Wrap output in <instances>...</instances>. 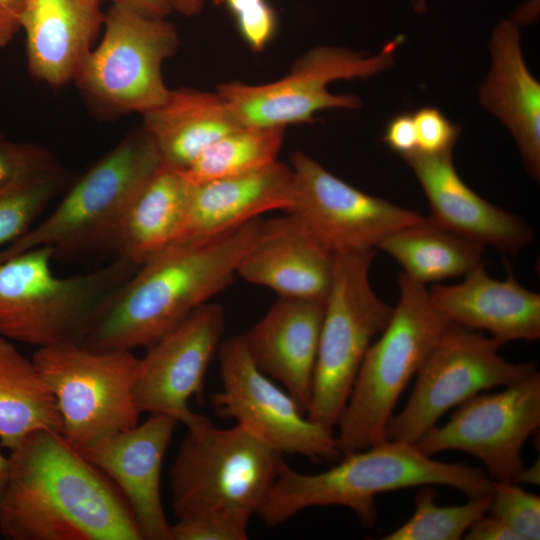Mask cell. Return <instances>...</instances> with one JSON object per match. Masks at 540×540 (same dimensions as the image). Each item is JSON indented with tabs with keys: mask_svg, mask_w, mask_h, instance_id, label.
Segmentation results:
<instances>
[{
	"mask_svg": "<svg viewBox=\"0 0 540 540\" xmlns=\"http://www.w3.org/2000/svg\"><path fill=\"white\" fill-rule=\"evenodd\" d=\"M492 65L480 88V104L511 132L531 177L540 178V83L528 70L518 23L502 20L494 29Z\"/></svg>",
	"mask_w": 540,
	"mask_h": 540,
	"instance_id": "24",
	"label": "cell"
},
{
	"mask_svg": "<svg viewBox=\"0 0 540 540\" xmlns=\"http://www.w3.org/2000/svg\"><path fill=\"white\" fill-rule=\"evenodd\" d=\"M403 35L386 43L373 56L334 46H317L299 58L283 78L261 85L241 82L220 84L217 92L243 126L286 127L312 122L325 109H357L360 99L335 95L327 85L339 79L369 78L394 65Z\"/></svg>",
	"mask_w": 540,
	"mask_h": 540,
	"instance_id": "11",
	"label": "cell"
},
{
	"mask_svg": "<svg viewBox=\"0 0 540 540\" xmlns=\"http://www.w3.org/2000/svg\"><path fill=\"white\" fill-rule=\"evenodd\" d=\"M284 131V127L243 126L209 146L181 173L191 184H200L264 168L277 161Z\"/></svg>",
	"mask_w": 540,
	"mask_h": 540,
	"instance_id": "29",
	"label": "cell"
},
{
	"mask_svg": "<svg viewBox=\"0 0 540 540\" xmlns=\"http://www.w3.org/2000/svg\"><path fill=\"white\" fill-rule=\"evenodd\" d=\"M112 4H123L157 18H166L174 9L170 0H110Z\"/></svg>",
	"mask_w": 540,
	"mask_h": 540,
	"instance_id": "39",
	"label": "cell"
},
{
	"mask_svg": "<svg viewBox=\"0 0 540 540\" xmlns=\"http://www.w3.org/2000/svg\"><path fill=\"white\" fill-rule=\"evenodd\" d=\"M293 193L292 168L278 160L250 173L192 184L184 222L174 243L214 238L268 211L289 212Z\"/></svg>",
	"mask_w": 540,
	"mask_h": 540,
	"instance_id": "21",
	"label": "cell"
},
{
	"mask_svg": "<svg viewBox=\"0 0 540 540\" xmlns=\"http://www.w3.org/2000/svg\"><path fill=\"white\" fill-rule=\"evenodd\" d=\"M325 301L280 297L242 334L255 365L281 383L306 413L309 406Z\"/></svg>",
	"mask_w": 540,
	"mask_h": 540,
	"instance_id": "19",
	"label": "cell"
},
{
	"mask_svg": "<svg viewBox=\"0 0 540 540\" xmlns=\"http://www.w3.org/2000/svg\"><path fill=\"white\" fill-rule=\"evenodd\" d=\"M32 360L54 394L62 435L78 451L139 423L141 361L132 351L67 344L38 348Z\"/></svg>",
	"mask_w": 540,
	"mask_h": 540,
	"instance_id": "9",
	"label": "cell"
},
{
	"mask_svg": "<svg viewBox=\"0 0 540 540\" xmlns=\"http://www.w3.org/2000/svg\"><path fill=\"white\" fill-rule=\"evenodd\" d=\"M453 285L429 289L432 303L450 322L487 331L501 344L540 337V295L523 287L510 272L491 277L481 263Z\"/></svg>",
	"mask_w": 540,
	"mask_h": 540,
	"instance_id": "22",
	"label": "cell"
},
{
	"mask_svg": "<svg viewBox=\"0 0 540 540\" xmlns=\"http://www.w3.org/2000/svg\"><path fill=\"white\" fill-rule=\"evenodd\" d=\"M487 514V513H486ZM484 514L465 533L467 540H520L519 536L497 518Z\"/></svg>",
	"mask_w": 540,
	"mask_h": 540,
	"instance_id": "37",
	"label": "cell"
},
{
	"mask_svg": "<svg viewBox=\"0 0 540 540\" xmlns=\"http://www.w3.org/2000/svg\"><path fill=\"white\" fill-rule=\"evenodd\" d=\"M431 486L419 487L413 515L384 540H459L487 513L492 492L469 498L465 504L441 506L436 503V491Z\"/></svg>",
	"mask_w": 540,
	"mask_h": 540,
	"instance_id": "30",
	"label": "cell"
},
{
	"mask_svg": "<svg viewBox=\"0 0 540 540\" xmlns=\"http://www.w3.org/2000/svg\"><path fill=\"white\" fill-rule=\"evenodd\" d=\"M0 506L7 540H142L116 486L61 433L41 430L10 451Z\"/></svg>",
	"mask_w": 540,
	"mask_h": 540,
	"instance_id": "1",
	"label": "cell"
},
{
	"mask_svg": "<svg viewBox=\"0 0 540 540\" xmlns=\"http://www.w3.org/2000/svg\"><path fill=\"white\" fill-rule=\"evenodd\" d=\"M398 284V302L368 348L336 425L341 454L386 439L387 424L399 397L450 323L434 306L424 284L403 272Z\"/></svg>",
	"mask_w": 540,
	"mask_h": 540,
	"instance_id": "6",
	"label": "cell"
},
{
	"mask_svg": "<svg viewBox=\"0 0 540 540\" xmlns=\"http://www.w3.org/2000/svg\"><path fill=\"white\" fill-rule=\"evenodd\" d=\"M9 476V458L0 450V506Z\"/></svg>",
	"mask_w": 540,
	"mask_h": 540,
	"instance_id": "42",
	"label": "cell"
},
{
	"mask_svg": "<svg viewBox=\"0 0 540 540\" xmlns=\"http://www.w3.org/2000/svg\"><path fill=\"white\" fill-rule=\"evenodd\" d=\"M55 250L0 260V336L38 348L83 344L115 292L139 267L121 257L92 272L57 276Z\"/></svg>",
	"mask_w": 540,
	"mask_h": 540,
	"instance_id": "5",
	"label": "cell"
},
{
	"mask_svg": "<svg viewBox=\"0 0 540 540\" xmlns=\"http://www.w3.org/2000/svg\"><path fill=\"white\" fill-rule=\"evenodd\" d=\"M173 9L180 14L192 17L199 14L204 6V0H170Z\"/></svg>",
	"mask_w": 540,
	"mask_h": 540,
	"instance_id": "40",
	"label": "cell"
},
{
	"mask_svg": "<svg viewBox=\"0 0 540 540\" xmlns=\"http://www.w3.org/2000/svg\"><path fill=\"white\" fill-rule=\"evenodd\" d=\"M417 151L425 154L453 152L461 127L451 122L440 110L422 107L413 113Z\"/></svg>",
	"mask_w": 540,
	"mask_h": 540,
	"instance_id": "35",
	"label": "cell"
},
{
	"mask_svg": "<svg viewBox=\"0 0 540 540\" xmlns=\"http://www.w3.org/2000/svg\"><path fill=\"white\" fill-rule=\"evenodd\" d=\"M178 424L166 415H150L143 423L79 451L120 491L142 540H171L160 483L163 460Z\"/></svg>",
	"mask_w": 540,
	"mask_h": 540,
	"instance_id": "17",
	"label": "cell"
},
{
	"mask_svg": "<svg viewBox=\"0 0 540 540\" xmlns=\"http://www.w3.org/2000/svg\"><path fill=\"white\" fill-rule=\"evenodd\" d=\"M423 485L449 486L472 498L490 494L493 480L478 467L440 462L413 443L385 439L342 454L317 474L298 472L284 461L257 516L272 528L307 508L343 506L371 527L377 521L378 494Z\"/></svg>",
	"mask_w": 540,
	"mask_h": 540,
	"instance_id": "3",
	"label": "cell"
},
{
	"mask_svg": "<svg viewBox=\"0 0 540 540\" xmlns=\"http://www.w3.org/2000/svg\"><path fill=\"white\" fill-rule=\"evenodd\" d=\"M243 41L262 52L276 35L278 17L268 0H222Z\"/></svg>",
	"mask_w": 540,
	"mask_h": 540,
	"instance_id": "34",
	"label": "cell"
},
{
	"mask_svg": "<svg viewBox=\"0 0 540 540\" xmlns=\"http://www.w3.org/2000/svg\"><path fill=\"white\" fill-rule=\"evenodd\" d=\"M291 162L289 212L332 254L375 250L387 235L425 218L353 187L303 152L294 153Z\"/></svg>",
	"mask_w": 540,
	"mask_h": 540,
	"instance_id": "15",
	"label": "cell"
},
{
	"mask_svg": "<svg viewBox=\"0 0 540 540\" xmlns=\"http://www.w3.org/2000/svg\"><path fill=\"white\" fill-rule=\"evenodd\" d=\"M192 184L181 171L161 163L131 203L114 250L140 266L173 244L186 215Z\"/></svg>",
	"mask_w": 540,
	"mask_h": 540,
	"instance_id": "26",
	"label": "cell"
},
{
	"mask_svg": "<svg viewBox=\"0 0 540 540\" xmlns=\"http://www.w3.org/2000/svg\"><path fill=\"white\" fill-rule=\"evenodd\" d=\"M161 163L143 128L128 134L75 182L50 215L0 250V260L40 246L66 257L114 249L131 203Z\"/></svg>",
	"mask_w": 540,
	"mask_h": 540,
	"instance_id": "7",
	"label": "cell"
},
{
	"mask_svg": "<svg viewBox=\"0 0 540 540\" xmlns=\"http://www.w3.org/2000/svg\"><path fill=\"white\" fill-rule=\"evenodd\" d=\"M413 6L418 13L426 11V0H412Z\"/></svg>",
	"mask_w": 540,
	"mask_h": 540,
	"instance_id": "43",
	"label": "cell"
},
{
	"mask_svg": "<svg viewBox=\"0 0 540 540\" xmlns=\"http://www.w3.org/2000/svg\"><path fill=\"white\" fill-rule=\"evenodd\" d=\"M487 513L512 529L520 540L540 538V497L511 481H493Z\"/></svg>",
	"mask_w": 540,
	"mask_h": 540,
	"instance_id": "33",
	"label": "cell"
},
{
	"mask_svg": "<svg viewBox=\"0 0 540 540\" xmlns=\"http://www.w3.org/2000/svg\"><path fill=\"white\" fill-rule=\"evenodd\" d=\"M163 164L187 169L209 146L243 127L222 96L192 88L170 90L163 104L142 115Z\"/></svg>",
	"mask_w": 540,
	"mask_h": 540,
	"instance_id": "25",
	"label": "cell"
},
{
	"mask_svg": "<svg viewBox=\"0 0 540 540\" xmlns=\"http://www.w3.org/2000/svg\"><path fill=\"white\" fill-rule=\"evenodd\" d=\"M224 330L223 308L208 302L147 348L140 358L135 389L141 414L166 415L186 428L207 418L192 411L189 401L203 393L204 379Z\"/></svg>",
	"mask_w": 540,
	"mask_h": 540,
	"instance_id": "16",
	"label": "cell"
},
{
	"mask_svg": "<svg viewBox=\"0 0 540 540\" xmlns=\"http://www.w3.org/2000/svg\"><path fill=\"white\" fill-rule=\"evenodd\" d=\"M180 45L176 27L123 4L105 12L103 34L73 82L98 109L143 115L165 102L170 89L163 62Z\"/></svg>",
	"mask_w": 540,
	"mask_h": 540,
	"instance_id": "10",
	"label": "cell"
},
{
	"mask_svg": "<svg viewBox=\"0 0 540 540\" xmlns=\"http://www.w3.org/2000/svg\"><path fill=\"white\" fill-rule=\"evenodd\" d=\"M383 142L401 157L417 151L413 114L406 112L392 117L386 125Z\"/></svg>",
	"mask_w": 540,
	"mask_h": 540,
	"instance_id": "36",
	"label": "cell"
},
{
	"mask_svg": "<svg viewBox=\"0 0 540 540\" xmlns=\"http://www.w3.org/2000/svg\"><path fill=\"white\" fill-rule=\"evenodd\" d=\"M334 254L293 213L262 221L259 238L240 262L237 275L280 297L325 301Z\"/></svg>",
	"mask_w": 540,
	"mask_h": 540,
	"instance_id": "20",
	"label": "cell"
},
{
	"mask_svg": "<svg viewBox=\"0 0 540 540\" xmlns=\"http://www.w3.org/2000/svg\"><path fill=\"white\" fill-rule=\"evenodd\" d=\"M60 172L51 151L33 143H16L0 134V194Z\"/></svg>",
	"mask_w": 540,
	"mask_h": 540,
	"instance_id": "32",
	"label": "cell"
},
{
	"mask_svg": "<svg viewBox=\"0 0 540 540\" xmlns=\"http://www.w3.org/2000/svg\"><path fill=\"white\" fill-rule=\"evenodd\" d=\"M41 430L62 434L54 394L32 358L0 336V446L11 451Z\"/></svg>",
	"mask_w": 540,
	"mask_h": 540,
	"instance_id": "27",
	"label": "cell"
},
{
	"mask_svg": "<svg viewBox=\"0 0 540 540\" xmlns=\"http://www.w3.org/2000/svg\"><path fill=\"white\" fill-rule=\"evenodd\" d=\"M104 17L100 0H28L21 29L31 75L52 87L74 81Z\"/></svg>",
	"mask_w": 540,
	"mask_h": 540,
	"instance_id": "23",
	"label": "cell"
},
{
	"mask_svg": "<svg viewBox=\"0 0 540 540\" xmlns=\"http://www.w3.org/2000/svg\"><path fill=\"white\" fill-rule=\"evenodd\" d=\"M377 248L394 258L404 274L425 285L467 275L482 263L486 247L425 217L387 235Z\"/></svg>",
	"mask_w": 540,
	"mask_h": 540,
	"instance_id": "28",
	"label": "cell"
},
{
	"mask_svg": "<svg viewBox=\"0 0 540 540\" xmlns=\"http://www.w3.org/2000/svg\"><path fill=\"white\" fill-rule=\"evenodd\" d=\"M375 250L334 254L306 416L334 431L363 358L387 325L393 307L370 283Z\"/></svg>",
	"mask_w": 540,
	"mask_h": 540,
	"instance_id": "8",
	"label": "cell"
},
{
	"mask_svg": "<svg viewBox=\"0 0 540 540\" xmlns=\"http://www.w3.org/2000/svg\"><path fill=\"white\" fill-rule=\"evenodd\" d=\"M217 356L221 388L209 401L219 417L234 420L283 455L315 462L340 459L335 432L311 421L296 400L255 365L242 334L223 339Z\"/></svg>",
	"mask_w": 540,
	"mask_h": 540,
	"instance_id": "13",
	"label": "cell"
},
{
	"mask_svg": "<svg viewBox=\"0 0 540 540\" xmlns=\"http://www.w3.org/2000/svg\"><path fill=\"white\" fill-rule=\"evenodd\" d=\"M501 345L479 331L449 323L418 371L406 405L389 420L386 439L415 444L451 408L537 371L533 362L504 359L498 353Z\"/></svg>",
	"mask_w": 540,
	"mask_h": 540,
	"instance_id": "12",
	"label": "cell"
},
{
	"mask_svg": "<svg viewBox=\"0 0 540 540\" xmlns=\"http://www.w3.org/2000/svg\"><path fill=\"white\" fill-rule=\"evenodd\" d=\"M284 456L239 424L220 428L206 418L187 428L170 468L173 513L224 524L247 539Z\"/></svg>",
	"mask_w": 540,
	"mask_h": 540,
	"instance_id": "4",
	"label": "cell"
},
{
	"mask_svg": "<svg viewBox=\"0 0 540 540\" xmlns=\"http://www.w3.org/2000/svg\"><path fill=\"white\" fill-rule=\"evenodd\" d=\"M64 173L50 175L0 194V246H7L32 227L59 193Z\"/></svg>",
	"mask_w": 540,
	"mask_h": 540,
	"instance_id": "31",
	"label": "cell"
},
{
	"mask_svg": "<svg viewBox=\"0 0 540 540\" xmlns=\"http://www.w3.org/2000/svg\"><path fill=\"white\" fill-rule=\"evenodd\" d=\"M539 474V463L534 464L531 468L528 469L524 467L515 477L513 483L522 482L539 484Z\"/></svg>",
	"mask_w": 540,
	"mask_h": 540,
	"instance_id": "41",
	"label": "cell"
},
{
	"mask_svg": "<svg viewBox=\"0 0 540 540\" xmlns=\"http://www.w3.org/2000/svg\"><path fill=\"white\" fill-rule=\"evenodd\" d=\"M261 224L257 218L208 240L174 243L147 259L111 297L82 345L151 346L231 283Z\"/></svg>",
	"mask_w": 540,
	"mask_h": 540,
	"instance_id": "2",
	"label": "cell"
},
{
	"mask_svg": "<svg viewBox=\"0 0 540 540\" xmlns=\"http://www.w3.org/2000/svg\"><path fill=\"white\" fill-rule=\"evenodd\" d=\"M540 425L538 371L491 394L458 406L450 420L428 430L415 446L432 456L459 450L479 459L493 481H511L525 467L522 448Z\"/></svg>",
	"mask_w": 540,
	"mask_h": 540,
	"instance_id": "14",
	"label": "cell"
},
{
	"mask_svg": "<svg viewBox=\"0 0 540 540\" xmlns=\"http://www.w3.org/2000/svg\"><path fill=\"white\" fill-rule=\"evenodd\" d=\"M418 179L435 223L484 247L518 254L533 238L520 216L507 212L475 193L455 169L452 152L402 157Z\"/></svg>",
	"mask_w": 540,
	"mask_h": 540,
	"instance_id": "18",
	"label": "cell"
},
{
	"mask_svg": "<svg viewBox=\"0 0 540 540\" xmlns=\"http://www.w3.org/2000/svg\"><path fill=\"white\" fill-rule=\"evenodd\" d=\"M28 0H0V48L6 47L21 29Z\"/></svg>",
	"mask_w": 540,
	"mask_h": 540,
	"instance_id": "38",
	"label": "cell"
}]
</instances>
